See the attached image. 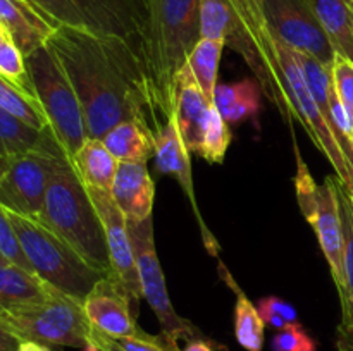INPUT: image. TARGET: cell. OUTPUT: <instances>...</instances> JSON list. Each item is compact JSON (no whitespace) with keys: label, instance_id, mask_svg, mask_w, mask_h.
Masks as SVG:
<instances>
[{"label":"cell","instance_id":"1","mask_svg":"<svg viewBox=\"0 0 353 351\" xmlns=\"http://www.w3.org/2000/svg\"><path fill=\"white\" fill-rule=\"evenodd\" d=\"M48 47L76 89L90 138L152 110L143 54L121 36L57 26Z\"/></svg>","mask_w":353,"mask_h":351},{"label":"cell","instance_id":"2","mask_svg":"<svg viewBox=\"0 0 353 351\" xmlns=\"http://www.w3.org/2000/svg\"><path fill=\"white\" fill-rule=\"evenodd\" d=\"M143 61L152 112L172 114V88L179 69L202 38L199 0H145Z\"/></svg>","mask_w":353,"mask_h":351},{"label":"cell","instance_id":"3","mask_svg":"<svg viewBox=\"0 0 353 351\" xmlns=\"http://www.w3.org/2000/svg\"><path fill=\"white\" fill-rule=\"evenodd\" d=\"M38 220L68 243L90 267L103 275L110 274L102 220L68 157L59 162L52 174Z\"/></svg>","mask_w":353,"mask_h":351},{"label":"cell","instance_id":"4","mask_svg":"<svg viewBox=\"0 0 353 351\" xmlns=\"http://www.w3.org/2000/svg\"><path fill=\"white\" fill-rule=\"evenodd\" d=\"M9 217L31 270L54 289L83 301L103 274L90 267L68 243L38 219L14 212H9Z\"/></svg>","mask_w":353,"mask_h":351},{"label":"cell","instance_id":"5","mask_svg":"<svg viewBox=\"0 0 353 351\" xmlns=\"http://www.w3.org/2000/svg\"><path fill=\"white\" fill-rule=\"evenodd\" d=\"M26 65L48 127L68 158H71L88 138L85 114L74 86L48 45L28 55Z\"/></svg>","mask_w":353,"mask_h":351},{"label":"cell","instance_id":"6","mask_svg":"<svg viewBox=\"0 0 353 351\" xmlns=\"http://www.w3.org/2000/svg\"><path fill=\"white\" fill-rule=\"evenodd\" d=\"M0 326L17 339L45 346L85 348L92 337V323L86 319L83 301L55 291L47 299L0 313Z\"/></svg>","mask_w":353,"mask_h":351},{"label":"cell","instance_id":"7","mask_svg":"<svg viewBox=\"0 0 353 351\" xmlns=\"http://www.w3.org/2000/svg\"><path fill=\"white\" fill-rule=\"evenodd\" d=\"M274 50L279 62V69H281L283 83H285L290 114L302 124L312 143L317 147V150H321V153L330 160V164L333 165L334 172L338 176V181L341 182V186L347 189L348 195L353 198V165L345 155L343 148H341L331 124L327 123L326 116L319 109L312 93H310L305 74H303V69L300 65L299 54L290 47H286L285 43L276 40V38Z\"/></svg>","mask_w":353,"mask_h":351},{"label":"cell","instance_id":"8","mask_svg":"<svg viewBox=\"0 0 353 351\" xmlns=\"http://www.w3.org/2000/svg\"><path fill=\"white\" fill-rule=\"evenodd\" d=\"M55 26L121 36L143 54L145 0H28Z\"/></svg>","mask_w":353,"mask_h":351},{"label":"cell","instance_id":"9","mask_svg":"<svg viewBox=\"0 0 353 351\" xmlns=\"http://www.w3.org/2000/svg\"><path fill=\"white\" fill-rule=\"evenodd\" d=\"M64 157L68 155L48 127L40 147L9 160L0 178V205L9 212L40 219L48 182Z\"/></svg>","mask_w":353,"mask_h":351},{"label":"cell","instance_id":"10","mask_svg":"<svg viewBox=\"0 0 353 351\" xmlns=\"http://www.w3.org/2000/svg\"><path fill=\"white\" fill-rule=\"evenodd\" d=\"M295 189L300 210L316 231L319 246L340 292L343 288V227L338 200V179L326 178L323 184H317L307 165L299 157Z\"/></svg>","mask_w":353,"mask_h":351},{"label":"cell","instance_id":"11","mask_svg":"<svg viewBox=\"0 0 353 351\" xmlns=\"http://www.w3.org/2000/svg\"><path fill=\"white\" fill-rule=\"evenodd\" d=\"M131 244H133L134 260H137L138 275H140L141 295L147 299L150 308L154 310L159 323H161L162 336L171 343L178 344L181 339L192 341L202 337V332L185 317L178 315L171 303L168 286H165L164 272L159 262L155 250L154 220L147 219L141 222L128 220Z\"/></svg>","mask_w":353,"mask_h":351},{"label":"cell","instance_id":"12","mask_svg":"<svg viewBox=\"0 0 353 351\" xmlns=\"http://www.w3.org/2000/svg\"><path fill=\"white\" fill-rule=\"evenodd\" d=\"M264 12L276 40L327 67L333 65L336 52L307 0H264Z\"/></svg>","mask_w":353,"mask_h":351},{"label":"cell","instance_id":"13","mask_svg":"<svg viewBox=\"0 0 353 351\" xmlns=\"http://www.w3.org/2000/svg\"><path fill=\"white\" fill-rule=\"evenodd\" d=\"M88 189V188H86ZM88 195L99 212L105 233L107 250L110 260V277L116 279L121 288L130 296L133 306L138 310V303L143 298L138 275L137 260H134L133 244H131L128 219L114 202L110 191L102 189H88Z\"/></svg>","mask_w":353,"mask_h":351},{"label":"cell","instance_id":"14","mask_svg":"<svg viewBox=\"0 0 353 351\" xmlns=\"http://www.w3.org/2000/svg\"><path fill=\"white\" fill-rule=\"evenodd\" d=\"M154 160L155 169L161 174H169L178 181L181 186L183 193L186 198L192 203L193 213H195V220L199 224L200 234H202V241L205 250L209 251L212 257L219 255V241L216 240L212 233H210L209 226L205 224V219L202 217L199 205H196L195 196V186H193V174H192V162H190V151L186 148L185 141H183L181 134H179L178 124H176L174 117H169L164 120V124H157L154 129Z\"/></svg>","mask_w":353,"mask_h":351},{"label":"cell","instance_id":"15","mask_svg":"<svg viewBox=\"0 0 353 351\" xmlns=\"http://www.w3.org/2000/svg\"><path fill=\"white\" fill-rule=\"evenodd\" d=\"M133 301L119 282L103 275L83 299V310L93 329L110 339L137 337L143 332L133 319Z\"/></svg>","mask_w":353,"mask_h":351},{"label":"cell","instance_id":"16","mask_svg":"<svg viewBox=\"0 0 353 351\" xmlns=\"http://www.w3.org/2000/svg\"><path fill=\"white\" fill-rule=\"evenodd\" d=\"M212 102L203 95L188 64L183 65L174 78L172 88V114L179 134L190 153H199L203 126Z\"/></svg>","mask_w":353,"mask_h":351},{"label":"cell","instance_id":"17","mask_svg":"<svg viewBox=\"0 0 353 351\" xmlns=\"http://www.w3.org/2000/svg\"><path fill=\"white\" fill-rule=\"evenodd\" d=\"M230 2L233 6L234 12H236L238 19L243 24L252 45H254L255 50L261 55L262 64H264L265 72H268L269 79H271L272 86H274L276 96H278V109L285 116L292 117L288 102H286L281 69H279L278 57H276L274 38H272L268 21H265L264 0H230Z\"/></svg>","mask_w":353,"mask_h":351},{"label":"cell","instance_id":"18","mask_svg":"<svg viewBox=\"0 0 353 351\" xmlns=\"http://www.w3.org/2000/svg\"><path fill=\"white\" fill-rule=\"evenodd\" d=\"M110 195L128 220L141 222L150 219L155 184L147 162H119Z\"/></svg>","mask_w":353,"mask_h":351},{"label":"cell","instance_id":"19","mask_svg":"<svg viewBox=\"0 0 353 351\" xmlns=\"http://www.w3.org/2000/svg\"><path fill=\"white\" fill-rule=\"evenodd\" d=\"M0 23L10 31L26 57L47 45L57 30V26L28 0H0Z\"/></svg>","mask_w":353,"mask_h":351},{"label":"cell","instance_id":"20","mask_svg":"<svg viewBox=\"0 0 353 351\" xmlns=\"http://www.w3.org/2000/svg\"><path fill=\"white\" fill-rule=\"evenodd\" d=\"M57 289L41 281L34 272L12 262L0 260V313L47 299Z\"/></svg>","mask_w":353,"mask_h":351},{"label":"cell","instance_id":"21","mask_svg":"<svg viewBox=\"0 0 353 351\" xmlns=\"http://www.w3.org/2000/svg\"><path fill=\"white\" fill-rule=\"evenodd\" d=\"M69 160L86 188L102 191L112 189L119 162L100 138H86Z\"/></svg>","mask_w":353,"mask_h":351},{"label":"cell","instance_id":"22","mask_svg":"<svg viewBox=\"0 0 353 351\" xmlns=\"http://www.w3.org/2000/svg\"><path fill=\"white\" fill-rule=\"evenodd\" d=\"M102 141L117 162H147L154 155V131L145 117L116 124Z\"/></svg>","mask_w":353,"mask_h":351},{"label":"cell","instance_id":"23","mask_svg":"<svg viewBox=\"0 0 353 351\" xmlns=\"http://www.w3.org/2000/svg\"><path fill=\"white\" fill-rule=\"evenodd\" d=\"M340 57L353 62V6L348 0H307Z\"/></svg>","mask_w":353,"mask_h":351},{"label":"cell","instance_id":"24","mask_svg":"<svg viewBox=\"0 0 353 351\" xmlns=\"http://www.w3.org/2000/svg\"><path fill=\"white\" fill-rule=\"evenodd\" d=\"M219 268L223 270L224 281L230 288L236 292V303H234V337L238 344L247 351H262L265 339V323L259 313L257 305L247 298L240 286L233 277L228 274V268L219 262Z\"/></svg>","mask_w":353,"mask_h":351},{"label":"cell","instance_id":"25","mask_svg":"<svg viewBox=\"0 0 353 351\" xmlns=\"http://www.w3.org/2000/svg\"><path fill=\"white\" fill-rule=\"evenodd\" d=\"M341 227H343V288L338 292L341 299V323L338 330H353V198L338 181Z\"/></svg>","mask_w":353,"mask_h":351},{"label":"cell","instance_id":"26","mask_svg":"<svg viewBox=\"0 0 353 351\" xmlns=\"http://www.w3.org/2000/svg\"><path fill=\"white\" fill-rule=\"evenodd\" d=\"M45 133L47 129H34L7 110L0 109V155L7 160L40 147Z\"/></svg>","mask_w":353,"mask_h":351},{"label":"cell","instance_id":"27","mask_svg":"<svg viewBox=\"0 0 353 351\" xmlns=\"http://www.w3.org/2000/svg\"><path fill=\"white\" fill-rule=\"evenodd\" d=\"M226 45L223 41L209 40V38H200L199 43L188 55L186 64L192 69L196 83L202 88L203 95L212 102L214 92L217 86V71H219L221 55Z\"/></svg>","mask_w":353,"mask_h":351},{"label":"cell","instance_id":"28","mask_svg":"<svg viewBox=\"0 0 353 351\" xmlns=\"http://www.w3.org/2000/svg\"><path fill=\"white\" fill-rule=\"evenodd\" d=\"M0 109L7 110L34 129H48L47 116H45L37 96L24 92L14 83L7 81L2 76H0Z\"/></svg>","mask_w":353,"mask_h":351},{"label":"cell","instance_id":"29","mask_svg":"<svg viewBox=\"0 0 353 351\" xmlns=\"http://www.w3.org/2000/svg\"><path fill=\"white\" fill-rule=\"evenodd\" d=\"M231 138L233 136H231L230 124L224 120L219 110L212 105L209 110V116H207L205 126H203L199 155L210 164H223L228 148H230Z\"/></svg>","mask_w":353,"mask_h":351},{"label":"cell","instance_id":"30","mask_svg":"<svg viewBox=\"0 0 353 351\" xmlns=\"http://www.w3.org/2000/svg\"><path fill=\"white\" fill-rule=\"evenodd\" d=\"M0 76L19 86V88H23L24 92L34 95L30 71H28L26 65V55L17 47L12 38L0 45Z\"/></svg>","mask_w":353,"mask_h":351},{"label":"cell","instance_id":"31","mask_svg":"<svg viewBox=\"0 0 353 351\" xmlns=\"http://www.w3.org/2000/svg\"><path fill=\"white\" fill-rule=\"evenodd\" d=\"M257 308L265 327H271V329L281 330L293 323H299V313L295 306L279 296H265L259 299Z\"/></svg>","mask_w":353,"mask_h":351},{"label":"cell","instance_id":"32","mask_svg":"<svg viewBox=\"0 0 353 351\" xmlns=\"http://www.w3.org/2000/svg\"><path fill=\"white\" fill-rule=\"evenodd\" d=\"M261 85L254 79H247L243 93L234 102V105L228 110L224 120L230 126H236V124L243 123L245 119H252V117L257 116L259 110H261Z\"/></svg>","mask_w":353,"mask_h":351},{"label":"cell","instance_id":"33","mask_svg":"<svg viewBox=\"0 0 353 351\" xmlns=\"http://www.w3.org/2000/svg\"><path fill=\"white\" fill-rule=\"evenodd\" d=\"M272 351H317V341L302 323H293L278 330L271 339Z\"/></svg>","mask_w":353,"mask_h":351},{"label":"cell","instance_id":"34","mask_svg":"<svg viewBox=\"0 0 353 351\" xmlns=\"http://www.w3.org/2000/svg\"><path fill=\"white\" fill-rule=\"evenodd\" d=\"M0 255H2L6 260L26 268V270H31L30 262L24 257L19 237H17L16 231H14L12 222H10L9 212H7L2 205H0Z\"/></svg>","mask_w":353,"mask_h":351},{"label":"cell","instance_id":"35","mask_svg":"<svg viewBox=\"0 0 353 351\" xmlns=\"http://www.w3.org/2000/svg\"><path fill=\"white\" fill-rule=\"evenodd\" d=\"M331 78H333L334 93L343 103L353 123V62L336 55L331 65Z\"/></svg>","mask_w":353,"mask_h":351},{"label":"cell","instance_id":"36","mask_svg":"<svg viewBox=\"0 0 353 351\" xmlns=\"http://www.w3.org/2000/svg\"><path fill=\"white\" fill-rule=\"evenodd\" d=\"M114 343L123 351H181L178 344L165 339L162 334L152 336L143 332L137 337H124V339H114Z\"/></svg>","mask_w":353,"mask_h":351},{"label":"cell","instance_id":"37","mask_svg":"<svg viewBox=\"0 0 353 351\" xmlns=\"http://www.w3.org/2000/svg\"><path fill=\"white\" fill-rule=\"evenodd\" d=\"M217 348H224V346H219V344L207 339V337H196V339L188 341L186 346L183 348L181 351H216Z\"/></svg>","mask_w":353,"mask_h":351},{"label":"cell","instance_id":"38","mask_svg":"<svg viewBox=\"0 0 353 351\" xmlns=\"http://www.w3.org/2000/svg\"><path fill=\"white\" fill-rule=\"evenodd\" d=\"M21 341L12 332L0 326V351H17Z\"/></svg>","mask_w":353,"mask_h":351},{"label":"cell","instance_id":"39","mask_svg":"<svg viewBox=\"0 0 353 351\" xmlns=\"http://www.w3.org/2000/svg\"><path fill=\"white\" fill-rule=\"evenodd\" d=\"M92 339H95L97 343H100L103 348H107V350H109V351H123L119 346H117L116 343H114V339H110V337L103 336V334L99 332V330H97V329L92 330Z\"/></svg>","mask_w":353,"mask_h":351},{"label":"cell","instance_id":"40","mask_svg":"<svg viewBox=\"0 0 353 351\" xmlns=\"http://www.w3.org/2000/svg\"><path fill=\"white\" fill-rule=\"evenodd\" d=\"M338 348L353 351V330H338Z\"/></svg>","mask_w":353,"mask_h":351},{"label":"cell","instance_id":"41","mask_svg":"<svg viewBox=\"0 0 353 351\" xmlns=\"http://www.w3.org/2000/svg\"><path fill=\"white\" fill-rule=\"evenodd\" d=\"M17 351H52L50 346H45V344L33 343V341H23L19 344V350Z\"/></svg>","mask_w":353,"mask_h":351},{"label":"cell","instance_id":"42","mask_svg":"<svg viewBox=\"0 0 353 351\" xmlns=\"http://www.w3.org/2000/svg\"><path fill=\"white\" fill-rule=\"evenodd\" d=\"M81 351H109V350H107V348H103L102 344L97 343L95 339H92V337H90V343L86 344Z\"/></svg>","mask_w":353,"mask_h":351},{"label":"cell","instance_id":"43","mask_svg":"<svg viewBox=\"0 0 353 351\" xmlns=\"http://www.w3.org/2000/svg\"><path fill=\"white\" fill-rule=\"evenodd\" d=\"M10 38H12V34H10V31L7 30V28L3 26L2 23H0V45H2L3 41L10 40ZM12 40H14V38H12Z\"/></svg>","mask_w":353,"mask_h":351},{"label":"cell","instance_id":"44","mask_svg":"<svg viewBox=\"0 0 353 351\" xmlns=\"http://www.w3.org/2000/svg\"><path fill=\"white\" fill-rule=\"evenodd\" d=\"M7 167H9V160H7L6 157H2V155H0V178H2L3 172L7 171Z\"/></svg>","mask_w":353,"mask_h":351},{"label":"cell","instance_id":"45","mask_svg":"<svg viewBox=\"0 0 353 351\" xmlns=\"http://www.w3.org/2000/svg\"><path fill=\"white\" fill-rule=\"evenodd\" d=\"M0 260H6V258H3V257H2V255H0ZM7 262H9V260H7Z\"/></svg>","mask_w":353,"mask_h":351},{"label":"cell","instance_id":"46","mask_svg":"<svg viewBox=\"0 0 353 351\" xmlns=\"http://www.w3.org/2000/svg\"><path fill=\"white\" fill-rule=\"evenodd\" d=\"M338 350H345V348H338ZM347 351H352V350H347Z\"/></svg>","mask_w":353,"mask_h":351},{"label":"cell","instance_id":"47","mask_svg":"<svg viewBox=\"0 0 353 351\" xmlns=\"http://www.w3.org/2000/svg\"><path fill=\"white\" fill-rule=\"evenodd\" d=\"M348 2H350V3H352V6H353V0H348Z\"/></svg>","mask_w":353,"mask_h":351},{"label":"cell","instance_id":"48","mask_svg":"<svg viewBox=\"0 0 353 351\" xmlns=\"http://www.w3.org/2000/svg\"><path fill=\"white\" fill-rule=\"evenodd\" d=\"M340 351H347V350H340Z\"/></svg>","mask_w":353,"mask_h":351}]
</instances>
